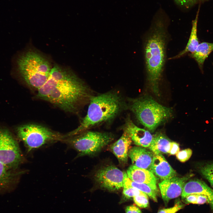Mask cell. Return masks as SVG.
Returning <instances> with one entry per match:
<instances>
[{
	"label": "cell",
	"mask_w": 213,
	"mask_h": 213,
	"mask_svg": "<svg viewBox=\"0 0 213 213\" xmlns=\"http://www.w3.org/2000/svg\"><path fill=\"white\" fill-rule=\"evenodd\" d=\"M37 97L64 111H77L89 96L88 88L70 69L55 64Z\"/></svg>",
	"instance_id": "cell-1"
},
{
	"label": "cell",
	"mask_w": 213,
	"mask_h": 213,
	"mask_svg": "<svg viewBox=\"0 0 213 213\" xmlns=\"http://www.w3.org/2000/svg\"><path fill=\"white\" fill-rule=\"evenodd\" d=\"M169 20L164 11L160 8L154 14L143 40L147 80L152 91L158 96H159V83L166 61Z\"/></svg>",
	"instance_id": "cell-2"
},
{
	"label": "cell",
	"mask_w": 213,
	"mask_h": 213,
	"mask_svg": "<svg viewBox=\"0 0 213 213\" xmlns=\"http://www.w3.org/2000/svg\"><path fill=\"white\" fill-rule=\"evenodd\" d=\"M123 105L120 97L116 93L107 92L91 97L86 116L79 126L66 136L77 135L98 124L112 119L121 111Z\"/></svg>",
	"instance_id": "cell-3"
},
{
	"label": "cell",
	"mask_w": 213,
	"mask_h": 213,
	"mask_svg": "<svg viewBox=\"0 0 213 213\" xmlns=\"http://www.w3.org/2000/svg\"><path fill=\"white\" fill-rule=\"evenodd\" d=\"M14 69L30 87L38 90L48 80L52 68L49 60L33 50L25 51L14 59Z\"/></svg>",
	"instance_id": "cell-4"
},
{
	"label": "cell",
	"mask_w": 213,
	"mask_h": 213,
	"mask_svg": "<svg viewBox=\"0 0 213 213\" xmlns=\"http://www.w3.org/2000/svg\"><path fill=\"white\" fill-rule=\"evenodd\" d=\"M130 101L129 109L138 121L151 132L172 114V109L160 104L149 96L132 99Z\"/></svg>",
	"instance_id": "cell-5"
},
{
	"label": "cell",
	"mask_w": 213,
	"mask_h": 213,
	"mask_svg": "<svg viewBox=\"0 0 213 213\" xmlns=\"http://www.w3.org/2000/svg\"><path fill=\"white\" fill-rule=\"evenodd\" d=\"M70 138H65L67 142L78 152V156L92 155L101 151L114 139L109 133L84 131Z\"/></svg>",
	"instance_id": "cell-6"
},
{
	"label": "cell",
	"mask_w": 213,
	"mask_h": 213,
	"mask_svg": "<svg viewBox=\"0 0 213 213\" xmlns=\"http://www.w3.org/2000/svg\"><path fill=\"white\" fill-rule=\"evenodd\" d=\"M17 133L28 151L38 148L46 144L63 141L64 136L50 129L38 124H28L18 127Z\"/></svg>",
	"instance_id": "cell-7"
},
{
	"label": "cell",
	"mask_w": 213,
	"mask_h": 213,
	"mask_svg": "<svg viewBox=\"0 0 213 213\" xmlns=\"http://www.w3.org/2000/svg\"><path fill=\"white\" fill-rule=\"evenodd\" d=\"M22 160L17 142L7 130L0 129V162L7 168L14 170Z\"/></svg>",
	"instance_id": "cell-8"
},
{
	"label": "cell",
	"mask_w": 213,
	"mask_h": 213,
	"mask_svg": "<svg viewBox=\"0 0 213 213\" xmlns=\"http://www.w3.org/2000/svg\"><path fill=\"white\" fill-rule=\"evenodd\" d=\"M124 172L113 165H107L97 170L94 175L96 183L101 188L116 191L123 187Z\"/></svg>",
	"instance_id": "cell-9"
},
{
	"label": "cell",
	"mask_w": 213,
	"mask_h": 213,
	"mask_svg": "<svg viewBox=\"0 0 213 213\" xmlns=\"http://www.w3.org/2000/svg\"><path fill=\"white\" fill-rule=\"evenodd\" d=\"M193 175L191 174L182 178L175 176L163 180L159 183L162 198L165 204L170 200L181 195L185 183Z\"/></svg>",
	"instance_id": "cell-10"
},
{
	"label": "cell",
	"mask_w": 213,
	"mask_h": 213,
	"mask_svg": "<svg viewBox=\"0 0 213 213\" xmlns=\"http://www.w3.org/2000/svg\"><path fill=\"white\" fill-rule=\"evenodd\" d=\"M123 130L128 134L136 145L144 148L149 147L153 137L149 131L138 127L130 118L126 120Z\"/></svg>",
	"instance_id": "cell-11"
},
{
	"label": "cell",
	"mask_w": 213,
	"mask_h": 213,
	"mask_svg": "<svg viewBox=\"0 0 213 213\" xmlns=\"http://www.w3.org/2000/svg\"><path fill=\"white\" fill-rule=\"evenodd\" d=\"M193 194L201 195L206 196L212 209L213 210V190L204 182L198 180H190L186 183L181 194V198L184 199Z\"/></svg>",
	"instance_id": "cell-12"
},
{
	"label": "cell",
	"mask_w": 213,
	"mask_h": 213,
	"mask_svg": "<svg viewBox=\"0 0 213 213\" xmlns=\"http://www.w3.org/2000/svg\"><path fill=\"white\" fill-rule=\"evenodd\" d=\"M126 173L129 178L132 181L146 185L158 192L157 179L150 171L132 165L127 170Z\"/></svg>",
	"instance_id": "cell-13"
},
{
	"label": "cell",
	"mask_w": 213,
	"mask_h": 213,
	"mask_svg": "<svg viewBox=\"0 0 213 213\" xmlns=\"http://www.w3.org/2000/svg\"><path fill=\"white\" fill-rule=\"evenodd\" d=\"M154 154L145 148L135 146L130 149L128 156L131 159L132 165L149 171L152 163Z\"/></svg>",
	"instance_id": "cell-14"
},
{
	"label": "cell",
	"mask_w": 213,
	"mask_h": 213,
	"mask_svg": "<svg viewBox=\"0 0 213 213\" xmlns=\"http://www.w3.org/2000/svg\"><path fill=\"white\" fill-rule=\"evenodd\" d=\"M149 171L163 180L175 177L177 174L162 154H154Z\"/></svg>",
	"instance_id": "cell-15"
},
{
	"label": "cell",
	"mask_w": 213,
	"mask_h": 213,
	"mask_svg": "<svg viewBox=\"0 0 213 213\" xmlns=\"http://www.w3.org/2000/svg\"><path fill=\"white\" fill-rule=\"evenodd\" d=\"M132 142L130 138L124 131L120 138L109 146V149L122 166H125L127 163L128 152Z\"/></svg>",
	"instance_id": "cell-16"
},
{
	"label": "cell",
	"mask_w": 213,
	"mask_h": 213,
	"mask_svg": "<svg viewBox=\"0 0 213 213\" xmlns=\"http://www.w3.org/2000/svg\"><path fill=\"white\" fill-rule=\"evenodd\" d=\"M199 7L195 19L192 22V27L189 38L185 49L174 57L170 58L174 59L180 58L188 53L193 54L199 45L197 36V25Z\"/></svg>",
	"instance_id": "cell-17"
},
{
	"label": "cell",
	"mask_w": 213,
	"mask_h": 213,
	"mask_svg": "<svg viewBox=\"0 0 213 213\" xmlns=\"http://www.w3.org/2000/svg\"><path fill=\"white\" fill-rule=\"evenodd\" d=\"M170 142L163 135L158 133L153 136L149 148L154 154L168 153Z\"/></svg>",
	"instance_id": "cell-18"
},
{
	"label": "cell",
	"mask_w": 213,
	"mask_h": 213,
	"mask_svg": "<svg viewBox=\"0 0 213 213\" xmlns=\"http://www.w3.org/2000/svg\"><path fill=\"white\" fill-rule=\"evenodd\" d=\"M213 51V43L203 42L199 44L194 52L190 55L201 68L206 59Z\"/></svg>",
	"instance_id": "cell-19"
},
{
	"label": "cell",
	"mask_w": 213,
	"mask_h": 213,
	"mask_svg": "<svg viewBox=\"0 0 213 213\" xmlns=\"http://www.w3.org/2000/svg\"><path fill=\"white\" fill-rule=\"evenodd\" d=\"M123 187H132L136 188L145 193L154 201L156 202L157 201V192L146 185L132 181L129 178L125 172H124V175Z\"/></svg>",
	"instance_id": "cell-20"
},
{
	"label": "cell",
	"mask_w": 213,
	"mask_h": 213,
	"mask_svg": "<svg viewBox=\"0 0 213 213\" xmlns=\"http://www.w3.org/2000/svg\"><path fill=\"white\" fill-rule=\"evenodd\" d=\"M9 169L0 162V189L5 188L13 182L19 174Z\"/></svg>",
	"instance_id": "cell-21"
},
{
	"label": "cell",
	"mask_w": 213,
	"mask_h": 213,
	"mask_svg": "<svg viewBox=\"0 0 213 213\" xmlns=\"http://www.w3.org/2000/svg\"><path fill=\"white\" fill-rule=\"evenodd\" d=\"M200 172L213 188V163L206 164L201 166Z\"/></svg>",
	"instance_id": "cell-22"
},
{
	"label": "cell",
	"mask_w": 213,
	"mask_h": 213,
	"mask_svg": "<svg viewBox=\"0 0 213 213\" xmlns=\"http://www.w3.org/2000/svg\"><path fill=\"white\" fill-rule=\"evenodd\" d=\"M146 195L139 190L132 187H123L122 192V201L139 195Z\"/></svg>",
	"instance_id": "cell-23"
},
{
	"label": "cell",
	"mask_w": 213,
	"mask_h": 213,
	"mask_svg": "<svg viewBox=\"0 0 213 213\" xmlns=\"http://www.w3.org/2000/svg\"><path fill=\"white\" fill-rule=\"evenodd\" d=\"M135 203L138 206L141 208H146L149 206L148 196L147 195H139L133 197Z\"/></svg>",
	"instance_id": "cell-24"
},
{
	"label": "cell",
	"mask_w": 213,
	"mask_h": 213,
	"mask_svg": "<svg viewBox=\"0 0 213 213\" xmlns=\"http://www.w3.org/2000/svg\"><path fill=\"white\" fill-rule=\"evenodd\" d=\"M192 153V150L189 148L179 151L176 154L177 159L182 162H184L188 160Z\"/></svg>",
	"instance_id": "cell-25"
},
{
	"label": "cell",
	"mask_w": 213,
	"mask_h": 213,
	"mask_svg": "<svg viewBox=\"0 0 213 213\" xmlns=\"http://www.w3.org/2000/svg\"><path fill=\"white\" fill-rule=\"evenodd\" d=\"M175 4L180 7L188 9L192 7L196 2L197 0H173Z\"/></svg>",
	"instance_id": "cell-26"
},
{
	"label": "cell",
	"mask_w": 213,
	"mask_h": 213,
	"mask_svg": "<svg viewBox=\"0 0 213 213\" xmlns=\"http://www.w3.org/2000/svg\"><path fill=\"white\" fill-rule=\"evenodd\" d=\"M184 206L180 202H177L173 207L160 209L157 213H175L183 208Z\"/></svg>",
	"instance_id": "cell-27"
},
{
	"label": "cell",
	"mask_w": 213,
	"mask_h": 213,
	"mask_svg": "<svg viewBox=\"0 0 213 213\" xmlns=\"http://www.w3.org/2000/svg\"><path fill=\"white\" fill-rule=\"evenodd\" d=\"M179 144L174 142H171L170 149L168 153L171 155H176L179 151Z\"/></svg>",
	"instance_id": "cell-28"
},
{
	"label": "cell",
	"mask_w": 213,
	"mask_h": 213,
	"mask_svg": "<svg viewBox=\"0 0 213 213\" xmlns=\"http://www.w3.org/2000/svg\"><path fill=\"white\" fill-rule=\"evenodd\" d=\"M198 197V194H193L187 196L184 199L186 203L196 204Z\"/></svg>",
	"instance_id": "cell-29"
},
{
	"label": "cell",
	"mask_w": 213,
	"mask_h": 213,
	"mask_svg": "<svg viewBox=\"0 0 213 213\" xmlns=\"http://www.w3.org/2000/svg\"><path fill=\"white\" fill-rule=\"evenodd\" d=\"M125 212L126 213H142L141 210L134 205L127 206L125 209Z\"/></svg>",
	"instance_id": "cell-30"
},
{
	"label": "cell",
	"mask_w": 213,
	"mask_h": 213,
	"mask_svg": "<svg viewBox=\"0 0 213 213\" xmlns=\"http://www.w3.org/2000/svg\"><path fill=\"white\" fill-rule=\"evenodd\" d=\"M206 203H209L207 197L204 195L198 194L196 204H201Z\"/></svg>",
	"instance_id": "cell-31"
}]
</instances>
